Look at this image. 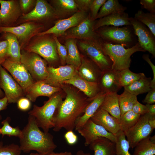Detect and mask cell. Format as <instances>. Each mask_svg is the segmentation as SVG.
<instances>
[{
  "mask_svg": "<svg viewBox=\"0 0 155 155\" xmlns=\"http://www.w3.org/2000/svg\"><path fill=\"white\" fill-rule=\"evenodd\" d=\"M66 95L56 109L53 118V130L58 132L63 128L73 131L78 118L84 113L92 98L84 97L70 87L63 86Z\"/></svg>",
  "mask_w": 155,
  "mask_h": 155,
  "instance_id": "6da1fadb",
  "label": "cell"
},
{
  "mask_svg": "<svg viewBox=\"0 0 155 155\" xmlns=\"http://www.w3.org/2000/svg\"><path fill=\"white\" fill-rule=\"evenodd\" d=\"M20 140V149L27 153L34 150L40 154L48 155L57 147L53 135L41 131L34 117L29 115L28 123L21 130Z\"/></svg>",
  "mask_w": 155,
  "mask_h": 155,
  "instance_id": "7a4b0ae2",
  "label": "cell"
},
{
  "mask_svg": "<svg viewBox=\"0 0 155 155\" xmlns=\"http://www.w3.org/2000/svg\"><path fill=\"white\" fill-rule=\"evenodd\" d=\"M103 42L131 48L138 42L132 26L119 28L111 26L101 27L95 31Z\"/></svg>",
  "mask_w": 155,
  "mask_h": 155,
  "instance_id": "3957f363",
  "label": "cell"
},
{
  "mask_svg": "<svg viewBox=\"0 0 155 155\" xmlns=\"http://www.w3.org/2000/svg\"><path fill=\"white\" fill-rule=\"evenodd\" d=\"M99 40L104 53L113 62L112 69L116 71L129 68L131 62V57L134 53L146 52L138 42L132 47L126 49L120 45L110 44Z\"/></svg>",
  "mask_w": 155,
  "mask_h": 155,
  "instance_id": "277c9868",
  "label": "cell"
},
{
  "mask_svg": "<svg viewBox=\"0 0 155 155\" xmlns=\"http://www.w3.org/2000/svg\"><path fill=\"white\" fill-rule=\"evenodd\" d=\"M63 98L61 94H54L42 106L34 105L32 109L28 113L29 115L35 117L38 126L44 132H49V129L53 128V117Z\"/></svg>",
  "mask_w": 155,
  "mask_h": 155,
  "instance_id": "5b68a950",
  "label": "cell"
},
{
  "mask_svg": "<svg viewBox=\"0 0 155 155\" xmlns=\"http://www.w3.org/2000/svg\"><path fill=\"white\" fill-rule=\"evenodd\" d=\"M22 50L36 53L50 63L56 62L59 59L54 39L43 36H34Z\"/></svg>",
  "mask_w": 155,
  "mask_h": 155,
  "instance_id": "8992f818",
  "label": "cell"
},
{
  "mask_svg": "<svg viewBox=\"0 0 155 155\" xmlns=\"http://www.w3.org/2000/svg\"><path fill=\"white\" fill-rule=\"evenodd\" d=\"M81 49L102 71L112 69L113 62L104 53L98 38H91L79 42Z\"/></svg>",
  "mask_w": 155,
  "mask_h": 155,
  "instance_id": "52a82bcc",
  "label": "cell"
},
{
  "mask_svg": "<svg viewBox=\"0 0 155 155\" xmlns=\"http://www.w3.org/2000/svg\"><path fill=\"white\" fill-rule=\"evenodd\" d=\"M20 62L35 82L44 80L47 77V62L38 54L22 50Z\"/></svg>",
  "mask_w": 155,
  "mask_h": 155,
  "instance_id": "ba28073f",
  "label": "cell"
},
{
  "mask_svg": "<svg viewBox=\"0 0 155 155\" xmlns=\"http://www.w3.org/2000/svg\"><path fill=\"white\" fill-rule=\"evenodd\" d=\"M44 28L42 24L34 22H25L16 26H0V33L9 32L14 34L22 50L34 36L41 32Z\"/></svg>",
  "mask_w": 155,
  "mask_h": 155,
  "instance_id": "9c48e42d",
  "label": "cell"
},
{
  "mask_svg": "<svg viewBox=\"0 0 155 155\" xmlns=\"http://www.w3.org/2000/svg\"><path fill=\"white\" fill-rule=\"evenodd\" d=\"M148 113L141 116L138 121L125 133L130 148H135L139 142L150 135L153 130L148 123Z\"/></svg>",
  "mask_w": 155,
  "mask_h": 155,
  "instance_id": "30bf717a",
  "label": "cell"
},
{
  "mask_svg": "<svg viewBox=\"0 0 155 155\" xmlns=\"http://www.w3.org/2000/svg\"><path fill=\"white\" fill-rule=\"evenodd\" d=\"M0 88L3 90L9 103H16L24 93L21 86L1 65Z\"/></svg>",
  "mask_w": 155,
  "mask_h": 155,
  "instance_id": "8fae6325",
  "label": "cell"
},
{
  "mask_svg": "<svg viewBox=\"0 0 155 155\" xmlns=\"http://www.w3.org/2000/svg\"><path fill=\"white\" fill-rule=\"evenodd\" d=\"M57 17L54 8L46 1L36 0L33 9L28 13L22 15L18 19V23L28 22H40Z\"/></svg>",
  "mask_w": 155,
  "mask_h": 155,
  "instance_id": "7c38bea8",
  "label": "cell"
},
{
  "mask_svg": "<svg viewBox=\"0 0 155 155\" xmlns=\"http://www.w3.org/2000/svg\"><path fill=\"white\" fill-rule=\"evenodd\" d=\"M89 15L86 12L78 11L69 18L58 20L53 27L45 31L39 33L37 36L53 34L56 37L59 36L64 34L69 29L78 25Z\"/></svg>",
  "mask_w": 155,
  "mask_h": 155,
  "instance_id": "4fadbf2b",
  "label": "cell"
},
{
  "mask_svg": "<svg viewBox=\"0 0 155 155\" xmlns=\"http://www.w3.org/2000/svg\"><path fill=\"white\" fill-rule=\"evenodd\" d=\"M130 22L135 34L138 37V42L146 51H148L155 57V36L145 25L130 17Z\"/></svg>",
  "mask_w": 155,
  "mask_h": 155,
  "instance_id": "5bb4252c",
  "label": "cell"
},
{
  "mask_svg": "<svg viewBox=\"0 0 155 155\" xmlns=\"http://www.w3.org/2000/svg\"><path fill=\"white\" fill-rule=\"evenodd\" d=\"M48 75L43 80L52 86L59 87L65 81L69 80L78 73V69L73 66L67 65L55 68L47 67Z\"/></svg>",
  "mask_w": 155,
  "mask_h": 155,
  "instance_id": "9a60e30c",
  "label": "cell"
},
{
  "mask_svg": "<svg viewBox=\"0 0 155 155\" xmlns=\"http://www.w3.org/2000/svg\"><path fill=\"white\" fill-rule=\"evenodd\" d=\"M1 65L10 73L24 91L35 82L20 62H14L8 59Z\"/></svg>",
  "mask_w": 155,
  "mask_h": 155,
  "instance_id": "2e32d148",
  "label": "cell"
},
{
  "mask_svg": "<svg viewBox=\"0 0 155 155\" xmlns=\"http://www.w3.org/2000/svg\"><path fill=\"white\" fill-rule=\"evenodd\" d=\"M1 26L11 27L22 15L19 0H0Z\"/></svg>",
  "mask_w": 155,
  "mask_h": 155,
  "instance_id": "e0dca14e",
  "label": "cell"
},
{
  "mask_svg": "<svg viewBox=\"0 0 155 155\" xmlns=\"http://www.w3.org/2000/svg\"><path fill=\"white\" fill-rule=\"evenodd\" d=\"M84 139V145L88 146L98 137L107 138L115 143V135L108 132L102 126L97 124L90 119L80 129L77 131Z\"/></svg>",
  "mask_w": 155,
  "mask_h": 155,
  "instance_id": "ac0fdd59",
  "label": "cell"
},
{
  "mask_svg": "<svg viewBox=\"0 0 155 155\" xmlns=\"http://www.w3.org/2000/svg\"><path fill=\"white\" fill-rule=\"evenodd\" d=\"M95 21H92L90 15L77 26L71 28L65 33L67 38H98L99 37L93 30Z\"/></svg>",
  "mask_w": 155,
  "mask_h": 155,
  "instance_id": "d6986e66",
  "label": "cell"
},
{
  "mask_svg": "<svg viewBox=\"0 0 155 155\" xmlns=\"http://www.w3.org/2000/svg\"><path fill=\"white\" fill-rule=\"evenodd\" d=\"M60 90L59 87L52 86L43 80L35 82L24 92L26 98L30 101L34 102L39 96H46L50 98Z\"/></svg>",
  "mask_w": 155,
  "mask_h": 155,
  "instance_id": "ffe728a7",
  "label": "cell"
},
{
  "mask_svg": "<svg viewBox=\"0 0 155 155\" xmlns=\"http://www.w3.org/2000/svg\"><path fill=\"white\" fill-rule=\"evenodd\" d=\"M90 119L115 135L120 130L119 121L107 111L99 108Z\"/></svg>",
  "mask_w": 155,
  "mask_h": 155,
  "instance_id": "44dd1931",
  "label": "cell"
},
{
  "mask_svg": "<svg viewBox=\"0 0 155 155\" xmlns=\"http://www.w3.org/2000/svg\"><path fill=\"white\" fill-rule=\"evenodd\" d=\"M106 94L100 92L92 98L86 107L83 114L79 117L76 121L75 126V131H77L81 128L93 115L103 102Z\"/></svg>",
  "mask_w": 155,
  "mask_h": 155,
  "instance_id": "7402d4cb",
  "label": "cell"
},
{
  "mask_svg": "<svg viewBox=\"0 0 155 155\" xmlns=\"http://www.w3.org/2000/svg\"><path fill=\"white\" fill-rule=\"evenodd\" d=\"M118 72L112 69L102 72L98 82L100 92H117L121 88L118 84Z\"/></svg>",
  "mask_w": 155,
  "mask_h": 155,
  "instance_id": "603a6c76",
  "label": "cell"
},
{
  "mask_svg": "<svg viewBox=\"0 0 155 155\" xmlns=\"http://www.w3.org/2000/svg\"><path fill=\"white\" fill-rule=\"evenodd\" d=\"M63 84L73 86L83 92L90 98L94 97L100 92L97 82L88 81L81 77L78 73Z\"/></svg>",
  "mask_w": 155,
  "mask_h": 155,
  "instance_id": "cb8c5ba5",
  "label": "cell"
},
{
  "mask_svg": "<svg viewBox=\"0 0 155 155\" xmlns=\"http://www.w3.org/2000/svg\"><path fill=\"white\" fill-rule=\"evenodd\" d=\"M130 18L125 12L111 14L103 17L95 22L93 27L94 31L104 26H111L116 27L132 26Z\"/></svg>",
  "mask_w": 155,
  "mask_h": 155,
  "instance_id": "d4e9b609",
  "label": "cell"
},
{
  "mask_svg": "<svg viewBox=\"0 0 155 155\" xmlns=\"http://www.w3.org/2000/svg\"><path fill=\"white\" fill-rule=\"evenodd\" d=\"M81 64L78 69L79 75L90 82H97L102 71L92 61L81 58Z\"/></svg>",
  "mask_w": 155,
  "mask_h": 155,
  "instance_id": "484cf974",
  "label": "cell"
},
{
  "mask_svg": "<svg viewBox=\"0 0 155 155\" xmlns=\"http://www.w3.org/2000/svg\"><path fill=\"white\" fill-rule=\"evenodd\" d=\"M89 146L94 151V155H116L115 143L106 137H98Z\"/></svg>",
  "mask_w": 155,
  "mask_h": 155,
  "instance_id": "4316f807",
  "label": "cell"
},
{
  "mask_svg": "<svg viewBox=\"0 0 155 155\" xmlns=\"http://www.w3.org/2000/svg\"><path fill=\"white\" fill-rule=\"evenodd\" d=\"M99 108L107 111L119 121L121 112L119 104V95L117 92L106 93Z\"/></svg>",
  "mask_w": 155,
  "mask_h": 155,
  "instance_id": "83f0119b",
  "label": "cell"
},
{
  "mask_svg": "<svg viewBox=\"0 0 155 155\" xmlns=\"http://www.w3.org/2000/svg\"><path fill=\"white\" fill-rule=\"evenodd\" d=\"M65 46L67 51L66 63L78 69L81 64V60L76 40L73 38H67Z\"/></svg>",
  "mask_w": 155,
  "mask_h": 155,
  "instance_id": "f1b7e54d",
  "label": "cell"
},
{
  "mask_svg": "<svg viewBox=\"0 0 155 155\" xmlns=\"http://www.w3.org/2000/svg\"><path fill=\"white\" fill-rule=\"evenodd\" d=\"M51 2L57 17H63L75 13L78 11L77 5L74 0H54Z\"/></svg>",
  "mask_w": 155,
  "mask_h": 155,
  "instance_id": "f546056e",
  "label": "cell"
},
{
  "mask_svg": "<svg viewBox=\"0 0 155 155\" xmlns=\"http://www.w3.org/2000/svg\"><path fill=\"white\" fill-rule=\"evenodd\" d=\"M152 79L145 75L135 81L130 85L124 87V91L135 96L148 92L152 88L151 86Z\"/></svg>",
  "mask_w": 155,
  "mask_h": 155,
  "instance_id": "4dcf8cb0",
  "label": "cell"
},
{
  "mask_svg": "<svg viewBox=\"0 0 155 155\" xmlns=\"http://www.w3.org/2000/svg\"><path fill=\"white\" fill-rule=\"evenodd\" d=\"M3 38L7 40L8 44L9 57L8 59L17 62H20L21 48L17 38L14 34L9 32L1 33Z\"/></svg>",
  "mask_w": 155,
  "mask_h": 155,
  "instance_id": "1f68e13d",
  "label": "cell"
},
{
  "mask_svg": "<svg viewBox=\"0 0 155 155\" xmlns=\"http://www.w3.org/2000/svg\"><path fill=\"white\" fill-rule=\"evenodd\" d=\"M133 155H154L155 135H150L139 142L135 147Z\"/></svg>",
  "mask_w": 155,
  "mask_h": 155,
  "instance_id": "d6a6232c",
  "label": "cell"
},
{
  "mask_svg": "<svg viewBox=\"0 0 155 155\" xmlns=\"http://www.w3.org/2000/svg\"><path fill=\"white\" fill-rule=\"evenodd\" d=\"M127 7L120 4L117 0H108L104 3L100 9L96 20L107 16L125 12Z\"/></svg>",
  "mask_w": 155,
  "mask_h": 155,
  "instance_id": "836d02e7",
  "label": "cell"
},
{
  "mask_svg": "<svg viewBox=\"0 0 155 155\" xmlns=\"http://www.w3.org/2000/svg\"><path fill=\"white\" fill-rule=\"evenodd\" d=\"M145 75L143 73H136L131 71L129 68L118 71V80L121 87L127 86Z\"/></svg>",
  "mask_w": 155,
  "mask_h": 155,
  "instance_id": "e575fe53",
  "label": "cell"
},
{
  "mask_svg": "<svg viewBox=\"0 0 155 155\" xmlns=\"http://www.w3.org/2000/svg\"><path fill=\"white\" fill-rule=\"evenodd\" d=\"M141 116L132 110L121 115L119 121L120 130L124 133L126 132L136 123Z\"/></svg>",
  "mask_w": 155,
  "mask_h": 155,
  "instance_id": "d590c367",
  "label": "cell"
},
{
  "mask_svg": "<svg viewBox=\"0 0 155 155\" xmlns=\"http://www.w3.org/2000/svg\"><path fill=\"white\" fill-rule=\"evenodd\" d=\"M119 101L121 115L131 110L134 105L138 101L137 96L124 91L119 95Z\"/></svg>",
  "mask_w": 155,
  "mask_h": 155,
  "instance_id": "8d00e7d4",
  "label": "cell"
},
{
  "mask_svg": "<svg viewBox=\"0 0 155 155\" xmlns=\"http://www.w3.org/2000/svg\"><path fill=\"white\" fill-rule=\"evenodd\" d=\"M134 18L145 25L155 36V14L145 13L140 10L135 14Z\"/></svg>",
  "mask_w": 155,
  "mask_h": 155,
  "instance_id": "74e56055",
  "label": "cell"
},
{
  "mask_svg": "<svg viewBox=\"0 0 155 155\" xmlns=\"http://www.w3.org/2000/svg\"><path fill=\"white\" fill-rule=\"evenodd\" d=\"M115 136L116 155H131L129 151V144L126 139L124 133L120 130Z\"/></svg>",
  "mask_w": 155,
  "mask_h": 155,
  "instance_id": "f35d334b",
  "label": "cell"
},
{
  "mask_svg": "<svg viewBox=\"0 0 155 155\" xmlns=\"http://www.w3.org/2000/svg\"><path fill=\"white\" fill-rule=\"evenodd\" d=\"M10 121V118L8 117L3 120L1 123L2 126L0 128V131L2 137L4 135H7L19 137L20 136L21 130L18 126L14 127H11L9 124Z\"/></svg>",
  "mask_w": 155,
  "mask_h": 155,
  "instance_id": "ab89813d",
  "label": "cell"
},
{
  "mask_svg": "<svg viewBox=\"0 0 155 155\" xmlns=\"http://www.w3.org/2000/svg\"><path fill=\"white\" fill-rule=\"evenodd\" d=\"M20 146L14 144L4 145L0 141V155H21Z\"/></svg>",
  "mask_w": 155,
  "mask_h": 155,
  "instance_id": "60d3db41",
  "label": "cell"
},
{
  "mask_svg": "<svg viewBox=\"0 0 155 155\" xmlns=\"http://www.w3.org/2000/svg\"><path fill=\"white\" fill-rule=\"evenodd\" d=\"M54 39L56 45V49L59 57L63 65L66 63V59L67 55V51L65 46L61 44L57 37L55 36Z\"/></svg>",
  "mask_w": 155,
  "mask_h": 155,
  "instance_id": "b9f144b4",
  "label": "cell"
},
{
  "mask_svg": "<svg viewBox=\"0 0 155 155\" xmlns=\"http://www.w3.org/2000/svg\"><path fill=\"white\" fill-rule=\"evenodd\" d=\"M36 1L35 0H19L22 15L26 14L31 11L35 7Z\"/></svg>",
  "mask_w": 155,
  "mask_h": 155,
  "instance_id": "7bdbcfd3",
  "label": "cell"
},
{
  "mask_svg": "<svg viewBox=\"0 0 155 155\" xmlns=\"http://www.w3.org/2000/svg\"><path fill=\"white\" fill-rule=\"evenodd\" d=\"M8 44L6 40L0 41V65L3 63L9 57Z\"/></svg>",
  "mask_w": 155,
  "mask_h": 155,
  "instance_id": "ee69618b",
  "label": "cell"
},
{
  "mask_svg": "<svg viewBox=\"0 0 155 155\" xmlns=\"http://www.w3.org/2000/svg\"><path fill=\"white\" fill-rule=\"evenodd\" d=\"M106 1L94 0L90 10L91 11L90 17L92 21H94L96 20L99 10Z\"/></svg>",
  "mask_w": 155,
  "mask_h": 155,
  "instance_id": "f6af8a7d",
  "label": "cell"
},
{
  "mask_svg": "<svg viewBox=\"0 0 155 155\" xmlns=\"http://www.w3.org/2000/svg\"><path fill=\"white\" fill-rule=\"evenodd\" d=\"M78 9L87 12L90 10L94 0H74Z\"/></svg>",
  "mask_w": 155,
  "mask_h": 155,
  "instance_id": "bcb514c9",
  "label": "cell"
},
{
  "mask_svg": "<svg viewBox=\"0 0 155 155\" xmlns=\"http://www.w3.org/2000/svg\"><path fill=\"white\" fill-rule=\"evenodd\" d=\"M16 103L18 108L23 111L28 110L31 106L30 101L27 98L23 97L20 98Z\"/></svg>",
  "mask_w": 155,
  "mask_h": 155,
  "instance_id": "7dc6e473",
  "label": "cell"
},
{
  "mask_svg": "<svg viewBox=\"0 0 155 155\" xmlns=\"http://www.w3.org/2000/svg\"><path fill=\"white\" fill-rule=\"evenodd\" d=\"M140 3L150 13L155 14V0H140Z\"/></svg>",
  "mask_w": 155,
  "mask_h": 155,
  "instance_id": "c3c4849f",
  "label": "cell"
},
{
  "mask_svg": "<svg viewBox=\"0 0 155 155\" xmlns=\"http://www.w3.org/2000/svg\"><path fill=\"white\" fill-rule=\"evenodd\" d=\"M132 110L135 113L141 115L148 112V108L146 105L140 103L138 101L134 105Z\"/></svg>",
  "mask_w": 155,
  "mask_h": 155,
  "instance_id": "681fc988",
  "label": "cell"
},
{
  "mask_svg": "<svg viewBox=\"0 0 155 155\" xmlns=\"http://www.w3.org/2000/svg\"><path fill=\"white\" fill-rule=\"evenodd\" d=\"M64 137L68 144L71 145L75 144L78 140L77 136L73 131H67L65 134Z\"/></svg>",
  "mask_w": 155,
  "mask_h": 155,
  "instance_id": "f907efd6",
  "label": "cell"
},
{
  "mask_svg": "<svg viewBox=\"0 0 155 155\" xmlns=\"http://www.w3.org/2000/svg\"><path fill=\"white\" fill-rule=\"evenodd\" d=\"M142 58L150 65L152 70L153 75V78L151 81V86L152 89L155 88V66L151 62L149 58V55L147 54L143 55Z\"/></svg>",
  "mask_w": 155,
  "mask_h": 155,
  "instance_id": "816d5d0a",
  "label": "cell"
},
{
  "mask_svg": "<svg viewBox=\"0 0 155 155\" xmlns=\"http://www.w3.org/2000/svg\"><path fill=\"white\" fill-rule=\"evenodd\" d=\"M144 103L148 104H154L155 103V88L148 92L144 99L143 100Z\"/></svg>",
  "mask_w": 155,
  "mask_h": 155,
  "instance_id": "f5cc1de1",
  "label": "cell"
},
{
  "mask_svg": "<svg viewBox=\"0 0 155 155\" xmlns=\"http://www.w3.org/2000/svg\"><path fill=\"white\" fill-rule=\"evenodd\" d=\"M7 99L5 96L0 99V111L6 109L7 105ZM1 119L2 117L0 115V120Z\"/></svg>",
  "mask_w": 155,
  "mask_h": 155,
  "instance_id": "db71d44e",
  "label": "cell"
},
{
  "mask_svg": "<svg viewBox=\"0 0 155 155\" xmlns=\"http://www.w3.org/2000/svg\"><path fill=\"white\" fill-rule=\"evenodd\" d=\"M146 106L147 107L148 113L151 116H155V104H146Z\"/></svg>",
  "mask_w": 155,
  "mask_h": 155,
  "instance_id": "11a10c76",
  "label": "cell"
},
{
  "mask_svg": "<svg viewBox=\"0 0 155 155\" xmlns=\"http://www.w3.org/2000/svg\"><path fill=\"white\" fill-rule=\"evenodd\" d=\"M148 123L150 126L153 129H154L155 128V116H152L149 114Z\"/></svg>",
  "mask_w": 155,
  "mask_h": 155,
  "instance_id": "9f6ffc18",
  "label": "cell"
},
{
  "mask_svg": "<svg viewBox=\"0 0 155 155\" xmlns=\"http://www.w3.org/2000/svg\"><path fill=\"white\" fill-rule=\"evenodd\" d=\"M48 155H73L70 152L65 151L59 153H55L53 152Z\"/></svg>",
  "mask_w": 155,
  "mask_h": 155,
  "instance_id": "6f0895ef",
  "label": "cell"
},
{
  "mask_svg": "<svg viewBox=\"0 0 155 155\" xmlns=\"http://www.w3.org/2000/svg\"><path fill=\"white\" fill-rule=\"evenodd\" d=\"M75 155H91L90 153L84 152L83 150H80L78 151Z\"/></svg>",
  "mask_w": 155,
  "mask_h": 155,
  "instance_id": "680465c9",
  "label": "cell"
},
{
  "mask_svg": "<svg viewBox=\"0 0 155 155\" xmlns=\"http://www.w3.org/2000/svg\"><path fill=\"white\" fill-rule=\"evenodd\" d=\"M4 95V94L0 88V99L3 98L5 96Z\"/></svg>",
  "mask_w": 155,
  "mask_h": 155,
  "instance_id": "91938a15",
  "label": "cell"
},
{
  "mask_svg": "<svg viewBox=\"0 0 155 155\" xmlns=\"http://www.w3.org/2000/svg\"><path fill=\"white\" fill-rule=\"evenodd\" d=\"M29 155H44L41 154H40L38 153H30Z\"/></svg>",
  "mask_w": 155,
  "mask_h": 155,
  "instance_id": "94428289",
  "label": "cell"
},
{
  "mask_svg": "<svg viewBox=\"0 0 155 155\" xmlns=\"http://www.w3.org/2000/svg\"><path fill=\"white\" fill-rule=\"evenodd\" d=\"M3 38L2 34L1 33H0V41L1 40L2 38Z\"/></svg>",
  "mask_w": 155,
  "mask_h": 155,
  "instance_id": "6125c7cd",
  "label": "cell"
},
{
  "mask_svg": "<svg viewBox=\"0 0 155 155\" xmlns=\"http://www.w3.org/2000/svg\"><path fill=\"white\" fill-rule=\"evenodd\" d=\"M0 26H1V21L0 20Z\"/></svg>",
  "mask_w": 155,
  "mask_h": 155,
  "instance_id": "be15d7a7",
  "label": "cell"
},
{
  "mask_svg": "<svg viewBox=\"0 0 155 155\" xmlns=\"http://www.w3.org/2000/svg\"><path fill=\"white\" fill-rule=\"evenodd\" d=\"M0 134H1V133L0 128Z\"/></svg>",
  "mask_w": 155,
  "mask_h": 155,
  "instance_id": "e7e4bbea",
  "label": "cell"
}]
</instances>
